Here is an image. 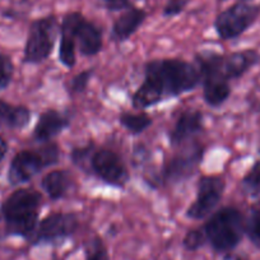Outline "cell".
I'll list each match as a JSON object with an SVG mask.
<instances>
[{
  "label": "cell",
  "instance_id": "1",
  "mask_svg": "<svg viewBox=\"0 0 260 260\" xmlns=\"http://www.w3.org/2000/svg\"><path fill=\"white\" fill-rule=\"evenodd\" d=\"M143 69V82L132 96V106L139 111L189 93L201 84L195 62L179 57L148 60Z\"/></svg>",
  "mask_w": 260,
  "mask_h": 260
},
{
  "label": "cell",
  "instance_id": "2",
  "mask_svg": "<svg viewBox=\"0 0 260 260\" xmlns=\"http://www.w3.org/2000/svg\"><path fill=\"white\" fill-rule=\"evenodd\" d=\"M42 195L32 187H18L0 204L7 236L31 240L40 222Z\"/></svg>",
  "mask_w": 260,
  "mask_h": 260
},
{
  "label": "cell",
  "instance_id": "3",
  "mask_svg": "<svg viewBox=\"0 0 260 260\" xmlns=\"http://www.w3.org/2000/svg\"><path fill=\"white\" fill-rule=\"evenodd\" d=\"M207 242L218 252H229L241 242L245 234V218L239 208L222 207L214 211L203 224Z\"/></svg>",
  "mask_w": 260,
  "mask_h": 260
},
{
  "label": "cell",
  "instance_id": "4",
  "mask_svg": "<svg viewBox=\"0 0 260 260\" xmlns=\"http://www.w3.org/2000/svg\"><path fill=\"white\" fill-rule=\"evenodd\" d=\"M59 159L60 148L54 142L44 143L39 149H22L9 162L7 180L12 186H21L47 167L55 166Z\"/></svg>",
  "mask_w": 260,
  "mask_h": 260
},
{
  "label": "cell",
  "instance_id": "5",
  "mask_svg": "<svg viewBox=\"0 0 260 260\" xmlns=\"http://www.w3.org/2000/svg\"><path fill=\"white\" fill-rule=\"evenodd\" d=\"M221 56L216 51L203 50L195 54V65L201 73L203 100L209 107H219L230 99L232 88L221 71Z\"/></svg>",
  "mask_w": 260,
  "mask_h": 260
},
{
  "label": "cell",
  "instance_id": "6",
  "mask_svg": "<svg viewBox=\"0 0 260 260\" xmlns=\"http://www.w3.org/2000/svg\"><path fill=\"white\" fill-rule=\"evenodd\" d=\"M60 36V26L55 16H46L32 21L28 27L23 49V64H41L49 59Z\"/></svg>",
  "mask_w": 260,
  "mask_h": 260
},
{
  "label": "cell",
  "instance_id": "7",
  "mask_svg": "<svg viewBox=\"0 0 260 260\" xmlns=\"http://www.w3.org/2000/svg\"><path fill=\"white\" fill-rule=\"evenodd\" d=\"M259 16L260 6L237 2L216 17L213 22L214 32L222 41H232L251 28Z\"/></svg>",
  "mask_w": 260,
  "mask_h": 260
},
{
  "label": "cell",
  "instance_id": "8",
  "mask_svg": "<svg viewBox=\"0 0 260 260\" xmlns=\"http://www.w3.org/2000/svg\"><path fill=\"white\" fill-rule=\"evenodd\" d=\"M60 31L67 32L73 37L77 50H79L82 56H96L104 47L102 29L93 22L88 21L81 12L65 14L60 24Z\"/></svg>",
  "mask_w": 260,
  "mask_h": 260
},
{
  "label": "cell",
  "instance_id": "9",
  "mask_svg": "<svg viewBox=\"0 0 260 260\" xmlns=\"http://www.w3.org/2000/svg\"><path fill=\"white\" fill-rule=\"evenodd\" d=\"M206 148L201 143L184 144V148L167 159L159 172V182L176 185L186 181L199 169L204 159Z\"/></svg>",
  "mask_w": 260,
  "mask_h": 260
},
{
  "label": "cell",
  "instance_id": "10",
  "mask_svg": "<svg viewBox=\"0 0 260 260\" xmlns=\"http://www.w3.org/2000/svg\"><path fill=\"white\" fill-rule=\"evenodd\" d=\"M226 190V181L217 175L202 176L197 186V197L187 207L185 216L192 221H202L216 211Z\"/></svg>",
  "mask_w": 260,
  "mask_h": 260
},
{
  "label": "cell",
  "instance_id": "11",
  "mask_svg": "<svg viewBox=\"0 0 260 260\" xmlns=\"http://www.w3.org/2000/svg\"><path fill=\"white\" fill-rule=\"evenodd\" d=\"M88 174L94 175L105 184L117 189L125 187L130 179L126 164L116 152L97 147L91 156Z\"/></svg>",
  "mask_w": 260,
  "mask_h": 260
},
{
  "label": "cell",
  "instance_id": "12",
  "mask_svg": "<svg viewBox=\"0 0 260 260\" xmlns=\"http://www.w3.org/2000/svg\"><path fill=\"white\" fill-rule=\"evenodd\" d=\"M79 227L78 214L73 212H52L39 222L32 245L52 244L73 236Z\"/></svg>",
  "mask_w": 260,
  "mask_h": 260
},
{
  "label": "cell",
  "instance_id": "13",
  "mask_svg": "<svg viewBox=\"0 0 260 260\" xmlns=\"http://www.w3.org/2000/svg\"><path fill=\"white\" fill-rule=\"evenodd\" d=\"M204 115L195 109H187L180 114L176 122L169 132V144L174 148L184 146L185 143L203 132Z\"/></svg>",
  "mask_w": 260,
  "mask_h": 260
},
{
  "label": "cell",
  "instance_id": "14",
  "mask_svg": "<svg viewBox=\"0 0 260 260\" xmlns=\"http://www.w3.org/2000/svg\"><path fill=\"white\" fill-rule=\"evenodd\" d=\"M71 126V117L54 109H47L40 114L34 127V137L37 143H49Z\"/></svg>",
  "mask_w": 260,
  "mask_h": 260
},
{
  "label": "cell",
  "instance_id": "15",
  "mask_svg": "<svg viewBox=\"0 0 260 260\" xmlns=\"http://www.w3.org/2000/svg\"><path fill=\"white\" fill-rule=\"evenodd\" d=\"M260 62V52L255 49L235 51L221 56V71L229 82L244 77Z\"/></svg>",
  "mask_w": 260,
  "mask_h": 260
},
{
  "label": "cell",
  "instance_id": "16",
  "mask_svg": "<svg viewBox=\"0 0 260 260\" xmlns=\"http://www.w3.org/2000/svg\"><path fill=\"white\" fill-rule=\"evenodd\" d=\"M147 19V12L142 8L132 7L122 12L111 27V34L110 37L114 42L121 44L130 40L134 35L138 32V29L143 26Z\"/></svg>",
  "mask_w": 260,
  "mask_h": 260
},
{
  "label": "cell",
  "instance_id": "17",
  "mask_svg": "<svg viewBox=\"0 0 260 260\" xmlns=\"http://www.w3.org/2000/svg\"><path fill=\"white\" fill-rule=\"evenodd\" d=\"M32 112L24 105H14L0 99V124L14 130H23L31 122Z\"/></svg>",
  "mask_w": 260,
  "mask_h": 260
},
{
  "label": "cell",
  "instance_id": "18",
  "mask_svg": "<svg viewBox=\"0 0 260 260\" xmlns=\"http://www.w3.org/2000/svg\"><path fill=\"white\" fill-rule=\"evenodd\" d=\"M72 177L67 170H52L41 180V189L51 201H60L68 194Z\"/></svg>",
  "mask_w": 260,
  "mask_h": 260
},
{
  "label": "cell",
  "instance_id": "19",
  "mask_svg": "<svg viewBox=\"0 0 260 260\" xmlns=\"http://www.w3.org/2000/svg\"><path fill=\"white\" fill-rule=\"evenodd\" d=\"M119 122L129 134L141 136L153 124V119L144 111H125L119 115Z\"/></svg>",
  "mask_w": 260,
  "mask_h": 260
},
{
  "label": "cell",
  "instance_id": "20",
  "mask_svg": "<svg viewBox=\"0 0 260 260\" xmlns=\"http://www.w3.org/2000/svg\"><path fill=\"white\" fill-rule=\"evenodd\" d=\"M59 39V52L57 60L62 67L67 69H72L77 64V45L73 37L69 36L67 32L60 31Z\"/></svg>",
  "mask_w": 260,
  "mask_h": 260
},
{
  "label": "cell",
  "instance_id": "21",
  "mask_svg": "<svg viewBox=\"0 0 260 260\" xmlns=\"http://www.w3.org/2000/svg\"><path fill=\"white\" fill-rule=\"evenodd\" d=\"M94 149H96V144L92 143V142L91 143H87L86 146L76 147V148L72 149L71 159L74 166H77L83 172L88 174L89 161H91V156Z\"/></svg>",
  "mask_w": 260,
  "mask_h": 260
},
{
  "label": "cell",
  "instance_id": "22",
  "mask_svg": "<svg viewBox=\"0 0 260 260\" xmlns=\"http://www.w3.org/2000/svg\"><path fill=\"white\" fill-rule=\"evenodd\" d=\"M245 234L251 244L260 247V208L251 209L247 218L245 219Z\"/></svg>",
  "mask_w": 260,
  "mask_h": 260
},
{
  "label": "cell",
  "instance_id": "23",
  "mask_svg": "<svg viewBox=\"0 0 260 260\" xmlns=\"http://www.w3.org/2000/svg\"><path fill=\"white\" fill-rule=\"evenodd\" d=\"M241 186L247 194H256L260 190V158L254 162L241 180Z\"/></svg>",
  "mask_w": 260,
  "mask_h": 260
},
{
  "label": "cell",
  "instance_id": "24",
  "mask_svg": "<svg viewBox=\"0 0 260 260\" xmlns=\"http://www.w3.org/2000/svg\"><path fill=\"white\" fill-rule=\"evenodd\" d=\"M14 64L9 55L0 52V91L8 88L13 82Z\"/></svg>",
  "mask_w": 260,
  "mask_h": 260
},
{
  "label": "cell",
  "instance_id": "25",
  "mask_svg": "<svg viewBox=\"0 0 260 260\" xmlns=\"http://www.w3.org/2000/svg\"><path fill=\"white\" fill-rule=\"evenodd\" d=\"M94 76V69L89 68L86 69V71L79 72L78 74L73 77L71 79V83H69V93L72 94H81L83 92L87 91L88 88V84L91 82L92 77Z\"/></svg>",
  "mask_w": 260,
  "mask_h": 260
},
{
  "label": "cell",
  "instance_id": "26",
  "mask_svg": "<svg viewBox=\"0 0 260 260\" xmlns=\"http://www.w3.org/2000/svg\"><path fill=\"white\" fill-rule=\"evenodd\" d=\"M206 244L207 239L202 227L187 231L184 239H182V247L187 250V251H197V250L203 247Z\"/></svg>",
  "mask_w": 260,
  "mask_h": 260
},
{
  "label": "cell",
  "instance_id": "27",
  "mask_svg": "<svg viewBox=\"0 0 260 260\" xmlns=\"http://www.w3.org/2000/svg\"><path fill=\"white\" fill-rule=\"evenodd\" d=\"M86 260H109V252L101 237L91 240L86 249Z\"/></svg>",
  "mask_w": 260,
  "mask_h": 260
},
{
  "label": "cell",
  "instance_id": "28",
  "mask_svg": "<svg viewBox=\"0 0 260 260\" xmlns=\"http://www.w3.org/2000/svg\"><path fill=\"white\" fill-rule=\"evenodd\" d=\"M190 2L191 0H167L166 6L164 7V11H162V16L166 18H174V17L179 16L186 9Z\"/></svg>",
  "mask_w": 260,
  "mask_h": 260
},
{
  "label": "cell",
  "instance_id": "29",
  "mask_svg": "<svg viewBox=\"0 0 260 260\" xmlns=\"http://www.w3.org/2000/svg\"><path fill=\"white\" fill-rule=\"evenodd\" d=\"M100 4L110 12H124L134 7L130 0H99Z\"/></svg>",
  "mask_w": 260,
  "mask_h": 260
},
{
  "label": "cell",
  "instance_id": "30",
  "mask_svg": "<svg viewBox=\"0 0 260 260\" xmlns=\"http://www.w3.org/2000/svg\"><path fill=\"white\" fill-rule=\"evenodd\" d=\"M247 102L250 105V109H252L254 111H260V88L251 91Z\"/></svg>",
  "mask_w": 260,
  "mask_h": 260
},
{
  "label": "cell",
  "instance_id": "31",
  "mask_svg": "<svg viewBox=\"0 0 260 260\" xmlns=\"http://www.w3.org/2000/svg\"><path fill=\"white\" fill-rule=\"evenodd\" d=\"M8 151H9L8 142H7L6 138H4V137L0 134V164L3 162L4 158H6Z\"/></svg>",
  "mask_w": 260,
  "mask_h": 260
},
{
  "label": "cell",
  "instance_id": "32",
  "mask_svg": "<svg viewBox=\"0 0 260 260\" xmlns=\"http://www.w3.org/2000/svg\"><path fill=\"white\" fill-rule=\"evenodd\" d=\"M223 260H245L244 257L239 256V255H235V254H227L226 256L223 257Z\"/></svg>",
  "mask_w": 260,
  "mask_h": 260
},
{
  "label": "cell",
  "instance_id": "33",
  "mask_svg": "<svg viewBox=\"0 0 260 260\" xmlns=\"http://www.w3.org/2000/svg\"><path fill=\"white\" fill-rule=\"evenodd\" d=\"M219 2H226V0H219ZM239 2H244V3H249L251 0H239Z\"/></svg>",
  "mask_w": 260,
  "mask_h": 260
},
{
  "label": "cell",
  "instance_id": "34",
  "mask_svg": "<svg viewBox=\"0 0 260 260\" xmlns=\"http://www.w3.org/2000/svg\"><path fill=\"white\" fill-rule=\"evenodd\" d=\"M130 2H132V0H130Z\"/></svg>",
  "mask_w": 260,
  "mask_h": 260
}]
</instances>
